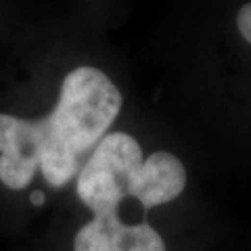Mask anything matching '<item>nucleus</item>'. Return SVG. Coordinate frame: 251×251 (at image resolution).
<instances>
[{
	"label": "nucleus",
	"mask_w": 251,
	"mask_h": 251,
	"mask_svg": "<svg viewBox=\"0 0 251 251\" xmlns=\"http://www.w3.org/2000/svg\"><path fill=\"white\" fill-rule=\"evenodd\" d=\"M186 186V170L176 155L157 151L145 159L134 136L109 132L75 176L77 197L92 216L120 214L124 199L143 209L166 205Z\"/></svg>",
	"instance_id": "2"
},
{
	"label": "nucleus",
	"mask_w": 251,
	"mask_h": 251,
	"mask_svg": "<svg viewBox=\"0 0 251 251\" xmlns=\"http://www.w3.org/2000/svg\"><path fill=\"white\" fill-rule=\"evenodd\" d=\"M74 251H166V243L147 222L128 224L120 214H100L75 232Z\"/></svg>",
	"instance_id": "3"
},
{
	"label": "nucleus",
	"mask_w": 251,
	"mask_h": 251,
	"mask_svg": "<svg viewBox=\"0 0 251 251\" xmlns=\"http://www.w3.org/2000/svg\"><path fill=\"white\" fill-rule=\"evenodd\" d=\"M237 29L239 34L251 44V2L243 4L237 13Z\"/></svg>",
	"instance_id": "4"
},
{
	"label": "nucleus",
	"mask_w": 251,
	"mask_h": 251,
	"mask_svg": "<svg viewBox=\"0 0 251 251\" xmlns=\"http://www.w3.org/2000/svg\"><path fill=\"white\" fill-rule=\"evenodd\" d=\"M122 109V92L97 67H77L63 77L52 111L40 120L0 113V182L25 188L36 170L50 186H65Z\"/></svg>",
	"instance_id": "1"
},
{
	"label": "nucleus",
	"mask_w": 251,
	"mask_h": 251,
	"mask_svg": "<svg viewBox=\"0 0 251 251\" xmlns=\"http://www.w3.org/2000/svg\"><path fill=\"white\" fill-rule=\"evenodd\" d=\"M31 199H34V203H42V195H40V193H36Z\"/></svg>",
	"instance_id": "5"
}]
</instances>
